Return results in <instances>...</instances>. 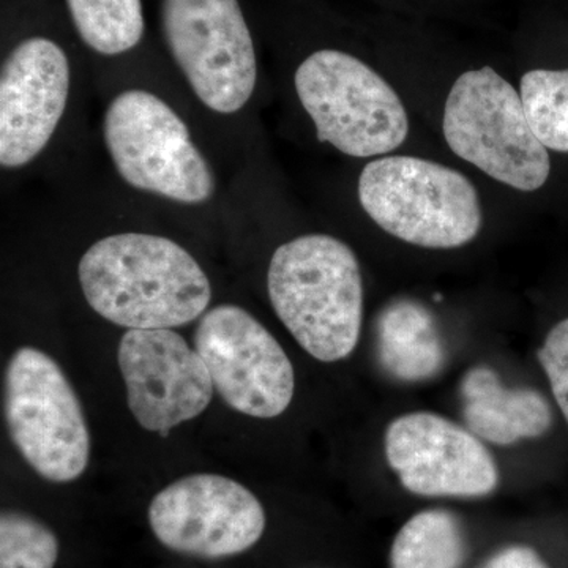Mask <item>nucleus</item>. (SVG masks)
Returning a JSON list of instances; mask_svg holds the SVG:
<instances>
[{
  "label": "nucleus",
  "mask_w": 568,
  "mask_h": 568,
  "mask_svg": "<svg viewBox=\"0 0 568 568\" xmlns=\"http://www.w3.org/2000/svg\"><path fill=\"white\" fill-rule=\"evenodd\" d=\"M162 22L197 99L220 114L241 111L256 88L257 61L239 0H163Z\"/></svg>",
  "instance_id": "nucleus-8"
},
{
  "label": "nucleus",
  "mask_w": 568,
  "mask_h": 568,
  "mask_svg": "<svg viewBox=\"0 0 568 568\" xmlns=\"http://www.w3.org/2000/svg\"><path fill=\"white\" fill-rule=\"evenodd\" d=\"M467 544L462 523L452 511L432 508L414 515L396 534L392 568H459Z\"/></svg>",
  "instance_id": "nucleus-16"
},
{
  "label": "nucleus",
  "mask_w": 568,
  "mask_h": 568,
  "mask_svg": "<svg viewBox=\"0 0 568 568\" xmlns=\"http://www.w3.org/2000/svg\"><path fill=\"white\" fill-rule=\"evenodd\" d=\"M386 458L403 487L425 497H484L499 469L484 440L439 414L410 413L386 429Z\"/></svg>",
  "instance_id": "nucleus-11"
},
{
  "label": "nucleus",
  "mask_w": 568,
  "mask_h": 568,
  "mask_svg": "<svg viewBox=\"0 0 568 568\" xmlns=\"http://www.w3.org/2000/svg\"><path fill=\"white\" fill-rule=\"evenodd\" d=\"M118 361L130 410L148 432L166 436L211 405L215 387L204 358L171 328H130Z\"/></svg>",
  "instance_id": "nucleus-12"
},
{
  "label": "nucleus",
  "mask_w": 568,
  "mask_h": 568,
  "mask_svg": "<svg viewBox=\"0 0 568 568\" xmlns=\"http://www.w3.org/2000/svg\"><path fill=\"white\" fill-rule=\"evenodd\" d=\"M194 346L227 406L254 418L282 416L293 402L294 366L260 321L237 305L209 310Z\"/></svg>",
  "instance_id": "nucleus-9"
},
{
  "label": "nucleus",
  "mask_w": 568,
  "mask_h": 568,
  "mask_svg": "<svg viewBox=\"0 0 568 568\" xmlns=\"http://www.w3.org/2000/svg\"><path fill=\"white\" fill-rule=\"evenodd\" d=\"M295 92L316 136L354 159H377L405 144L409 115L376 70L338 50L313 52L294 74Z\"/></svg>",
  "instance_id": "nucleus-5"
},
{
  "label": "nucleus",
  "mask_w": 568,
  "mask_h": 568,
  "mask_svg": "<svg viewBox=\"0 0 568 568\" xmlns=\"http://www.w3.org/2000/svg\"><path fill=\"white\" fill-rule=\"evenodd\" d=\"M538 361L547 373L552 395L568 424V317L548 332L544 346L538 351Z\"/></svg>",
  "instance_id": "nucleus-20"
},
{
  "label": "nucleus",
  "mask_w": 568,
  "mask_h": 568,
  "mask_svg": "<svg viewBox=\"0 0 568 568\" xmlns=\"http://www.w3.org/2000/svg\"><path fill=\"white\" fill-rule=\"evenodd\" d=\"M463 418L484 443L514 446L544 436L552 424L551 407L534 388L507 387L489 366H474L462 383Z\"/></svg>",
  "instance_id": "nucleus-14"
},
{
  "label": "nucleus",
  "mask_w": 568,
  "mask_h": 568,
  "mask_svg": "<svg viewBox=\"0 0 568 568\" xmlns=\"http://www.w3.org/2000/svg\"><path fill=\"white\" fill-rule=\"evenodd\" d=\"M519 95L541 144L568 153V69L528 71L519 82Z\"/></svg>",
  "instance_id": "nucleus-18"
},
{
  "label": "nucleus",
  "mask_w": 568,
  "mask_h": 568,
  "mask_svg": "<svg viewBox=\"0 0 568 568\" xmlns=\"http://www.w3.org/2000/svg\"><path fill=\"white\" fill-rule=\"evenodd\" d=\"M6 420L21 457L39 476L69 484L84 474L91 433L77 392L50 355L21 347L7 366Z\"/></svg>",
  "instance_id": "nucleus-7"
},
{
  "label": "nucleus",
  "mask_w": 568,
  "mask_h": 568,
  "mask_svg": "<svg viewBox=\"0 0 568 568\" xmlns=\"http://www.w3.org/2000/svg\"><path fill=\"white\" fill-rule=\"evenodd\" d=\"M78 275L93 312L126 328L181 327L212 298L203 267L162 235H108L82 254Z\"/></svg>",
  "instance_id": "nucleus-1"
},
{
  "label": "nucleus",
  "mask_w": 568,
  "mask_h": 568,
  "mask_svg": "<svg viewBox=\"0 0 568 568\" xmlns=\"http://www.w3.org/2000/svg\"><path fill=\"white\" fill-rule=\"evenodd\" d=\"M67 6L82 41L100 54L133 50L144 33L141 0H67Z\"/></svg>",
  "instance_id": "nucleus-17"
},
{
  "label": "nucleus",
  "mask_w": 568,
  "mask_h": 568,
  "mask_svg": "<svg viewBox=\"0 0 568 568\" xmlns=\"http://www.w3.org/2000/svg\"><path fill=\"white\" fill-rule=\"evenodd\" d=\"M481 568H549L536 549L529 547H508L497 551Z\"/></svg>",
  "instance_id": "nucleus-21"
},
{
  "label": "nucleus",
  "mask_w": 568,
  "mask_h": 568,
  "mask_svg": "<svg viewBox=\"0 0 568 568\" xmlns=\"http://www.w3.org/2000/svg\"><path fill=\"white\" fill-rule=\"evenodd\" d=\"M59 540L39 519L3 511L0 518V568H54Z\"/></svg>",
  "instance_id": "nucleus-19"
},
{
  "label": "nucleus",
  "mask_w": 568,
  "mask_h": 568,
  "mask_svg": "<svg viewBox=\"0 0 568 568\" xmlns=\"http://www.w3.org/2000/svg\"><path fill=\"white\" fill-rule=\"evenodd\" d=\"M443 133L458 159L518 192H537L551 174L519 91L491 67L459 74L444 104Z\"/></svg>",
  "instance_id": "nucleus-4"
},
{
  "label": "nucleus",
  "mask_w": 568,
  "mask_h": 568,
  "mask_svg": "<svg viewBox=\"0 0 568 568\" xmlns=\"http://www.w3.org/2000/svg\"><path fill=\"white\" fill-rule=\"evenodd\" d=\"M70 93V63L44 37L22 40L0 73V164L17 170L43 152L61 122Z\"/></svg>",
  "instance_id": "nucleus-13"
},
{
  "label": "nucleus",
  "mask_w": 568,
  "mask_h": 568,
  "mask_svg": "<svg viewBox=\"0 0 568 568\" xmlns=\"http://www.w3.org/2000/svg\"><path fill=\"white\" fill-rule=\"evenodd\" d=\"M148 517L164 547L207 559L241 555L265 529L257 497L233 478L215 474L179 478L153 497Z\"/></svg>",
  "instance_id": "nucleus-10"
},
{
  "label": "nucleus",
  "mask_w": 568,
  "mask_h": 568,
  "mask_svg": "<svg viewBox=\"0 0 568 568\" xmlns=\"http://www.w3.org/2000/svg\"><path fill=\"white\" fill-rule=\"evenodd\" d=\"M376 335L381 364L403 383L432 379L446 365V345L436 317L420 302H390L377 317Z\"/></svg>",
  "instance_id": "nucleus-15"
},
{
  "label": "nucleus",
  "mask_w": 568,
  "mask_h": 568,
  "mask_svg": "<svg viewBox=\"0 0 568 568\" xmlns=\"http://www.w3.org/2000/svg\"><path fill=\"white\" fill-rule=\"evenodd\" d=\"M267 291L276 316L316 361L332 364L354 353L364 323V280L345 242L306 234L280 245Z\"/></svg>",
  "instance_id": "nucleus-2"
},
{
  "label": "nucleus",
  "mask_w": 568,
  "mask_h": 568,
  "mask_svg": "<svg viewBox=\"0 0 568 568\" xmlns=\"http://www.w3.org/2000/svg\"><path fill=\"white\" fill-rule=\"evenodd\" d=\"M103 136L115 170L133 189L182 204H204L215 193V174L189 126L152 92L119 93L104 112Z\"/></svg>",
  "instance_id": "nucleus-6"
},
{
  "label": "nucleus",
  "mask_w": 568,
  "mask_h": 568,
  "mask_svg": "<svg viewBox=\"0 0 568 568\" xmlns=\"http://www.w3.org/2000/svg\"><path fill=\"white\" fill-rule=\"evenodd\" d=\"M357 194L384 233L420 248H462L484 227L476 185L455 168L432 160L377 156L358 175Z\"/></svg>",
  "instance_id": "nucleus-3"
}]
</instances>
